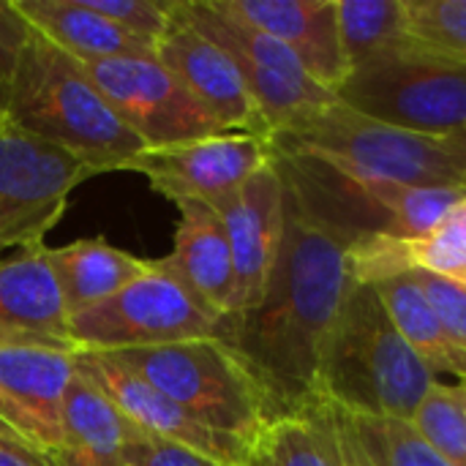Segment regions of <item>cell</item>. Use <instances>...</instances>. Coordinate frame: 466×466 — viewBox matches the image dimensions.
<instances>
[{"instance_id":"cell-27","label":"cell","mask_w":466,"mask_h":466,"mask_svg":"<svg viewBox=\"0 0 466 466\" xmlns=\"http://www.w3.org/2000/svg\"><path fill=\"white\" fill-rule=\"evenodd\" d=\"M410 423L448 464L466 466V412L453 380L437 377Z\"/></svg>"},{"instance_id":"cell-25","label":"cell","mask_w":466,"mask_h":466,"mask_svg":"<svg viewBox=\"0 0 466 466\" xmlns=\"http://www.w3.org/2000/svg\"><path fill=\"white\" fill-rule=\"evenodd\" d=\"M339 33L352 68L407 38L404 0H339Z\"/></svg>"},{"instance_id":"cell-30","label":"cell","mask_w":466,"mask_h":466,"mask_svg":"<svg viewBox=\"0 0 466 466\" xmlns=\"http://www.w3.org/2000/svg\"><path fill=\"white\" fill-rule=\"evenodd\" d=\"M412 273V279L418 281V287L423 289V295L429 298L442 330L448 333V339L466 352V287L456 284L451 279L426 273V270H407Z\"/></svg>"},{"instance_id":"cell-40","label":"cell","mask_w":466,"mask_h":466,"mask_svg":"<svg viewBox=\"0 0 466 466\" xmlns=\"http://www.w3.org/2000/svg\"><path fill=\"white\" fill-rule=\"evenodd\" d=\"M461 380H466V374H464V377H461Z\"/></svg>"},{"instance_id":"cell-17","label":"cell","mask_w":466,"mask_h":466,"mask_svg":"<svg viewBox=\"0 0 466 466\" xmlns=\"http://www.w3.org/2000/svg\"><path fill=\"white\" fill-rule=\"evenodd\" d=\"M224 14L281 41L322 87L339 93L350 79L339 33V0H213Z\"/></svg>"},{"instance_id":"cell-34","label":"cell","mask_w":466,"mask_h":466,"mask_svg":"<svg viewBox=\"0 0 466 466\" xmlns=\"http://www.w3.org/2000/svg\"><path fill=\"white\" fill-rule=\"evenodd\" d=\"M330 407V404H328ZM330 418H333V426H336V442H339V456H341V466H358V456H355V445H352V434H350V426L344 420V415L330 407Z\"/></svg>"},{"instance_id":"cell-4","label":"cell","mask_w":466,"mask_h":466,"mask_svg":"<svg viewBox=\"0 0 466 466\" xmlns=\"http://www.w3.org/2000/svg\"><path fill=\"white\" fill-rule=\"evenodd\" d=\"M273 161L300 210L350 246L377 235L420 238L466 197L464 188L404 186L350 175L319 158L276 147Z\"/></svg>"},{"instance_id":"cell-20","label":"cell","mask_w":466,"mask_h":466,"mask_svg":"<svg viewBox=\"0 0 466 466\" xmlns=\"http://www.w3.org/2000/svg\"><path fill=\"white\" fill-rule=\"evenodd\" d=\"M142 431L76 366L63 404V440L52 466H126V448Z\"/></svg>"},{"instance_id":"cell-18","label":"cell","mask_w":466,"mask_h":466,"mask_svg":"<svg viewBox=\"0 0 466 466\" xmlns=\"http://www.w3.org/2000/svg\"><path fill=\"white\" fill-rule=\"evenodd\" d=\"M0 341L74 350L68 309L49 262V246L44 243L0 257Z\"/></svg>"},{"instance_id":"cell-8","label":"cell","mask_w":466,"mask_h":466,"mask_svg":"<svg viewBox=\"0 0 466 466\" xmlns=\"http://www.w3.org/2000/svg\"><path fill=\"white\" fill-rule=\"evenodd\" d=\"M224 319L164 262L112 298L68 317V339L76 352L156 350L221 336Z\"/></svg>"},{"instance_id":"cell-36","label":"cell","mask_w":466,"mask_h":466,"mask_svg":"<svg viewBox=\"0 0 466 466\" xmlns=\"http://www.w3.org/2000/svg\"><path fill=\"white\" fill-rule=\"evenodd\" d=\"M440 142H442V147L448 150V156L453 158V164L459 167L466 188V131H461V134H451V137H445V139H440Z\"/></svg>"},{"instance_id":"cell-26","label":"cell","mask_w":466,"mask_h":466,"mask_svg":"<svg viewBox=\"0 0 466 466\" xmlns=\"http://www.w3.org/2000/svg\"><path fill=\"white\" fill-rule=\"evenodd\" d=\"M347 420L374 466H451L410 420L360 415H347Z\"/></svg>"},{"instance_id":"cell-35","label":"cell","mask_w":466,"mask_h":466,"mask_svg":"<svg viewBox=\"0 0 466 466\" xmlns=\"http://www.w3.org/2000/svg\"><path fill=\"white\" fill-rule=\"evenodd\" d=\"M0 440H8V442H14V445H22V448L35 451V448L27 442V437L19 431V426H16L14 415H11V410L5 407V401H3V399H0ZM35 453H38V451H35Z\"/></svg>"},{"instance_id":"cell-10","label":"cell","mask_w":466,"mask_h":466,"mask_svg":"<svg viewBox=\"0 0 466 466\" xmlns=\"http://www.w3.org/2000/svg\"><path fill=\"white\" fill-rule=\"evenodd\" d=\"M96 175L82 158L0 126V257L44 243L66 213L71 191Z\"/></svg>"},{"instance_id":"cell-9","label":"cell","mask_w":466,"mask_h":466,"mask_svg":"<svg viewBox=\"0 0 466 466\" xmlns=\"http://www.w3.org/2000/svg\"><path fill=\"white\" fill-rule=\"evenodd\" d=\"M180 11L202 35L232 57L270 137L295 131L339 101L333 90L303 71L281 41L224 14L213 0H180Z\"/></svg>"},{"instance_id":"cell-37","label":"cell","mask_w":466,"mask_h":466,"mask_svg":"<svg viewBox=\"0 0 466 466\" xmlns=\"http://www.w3.org/2000/svg\"><path fill=\"white\" fill-rule=\"evenodd\" d=\"M341 412V410H339ZM344 415V412H341ZM344 420H347V415H344ZM347 426H350V420H347ZM350 434H352V426H350ZM352 445H355V456H358V466H374V461L366 456V451L360 448V442L355 440V434H352Z\"/></svg>"},{"instance_id":"cell-31","label":"cell","mask_w":466,"mask_h":466,"mask_svg":"<svg viewBox=\"0 0 466 466\" xmlns=\"http://www.w3.org/2000/svg\"><path fill=\"white\" fill-rule=\"evenodd\" d=\"M30 25L19 16L11 0H0V126H5V104L8 90L16 74V63L22 55V46L27 41Z\"/></svg>"},{"instance_id":"cell-2","label":"cell","mask_w":466,"mask_h":466,"mask_svg":"<svg viewBox=\"0 0 466 466\" xmlns=\"http://www.w3.org/2000/svg\"><path fill=\"white\" fill-rule=\"evenodd\" d=\"M5 126L82 158L98 175L123 172L147 150L115 115L87 68L33 27L8 90Z\"/></svg>"},{"instance_id":"cell-5","label":"cell","mask_w":466,"mask_h":466,"mask_svg":"<svg viewBox=\"0 0 466 466\" xmlns=\"http://www.w3.org/2000/svg\"><path fill=\"white\" fill-rule=\"evenodd\" d=\"M109 355L142 374L197 423L251 451L273 423L259 382L221 336Z\"/></svg>"},{"instance_id":"cell-19","label":"cell","mask_w":466,"mask_h":466,"mask_svg":"<svg viewBox=\"0 0 466 466\" xmlns=\"http://www.w3.org/2000/svg\"><path fill=\"white\" fill-rule=\"evenodd\" d=\"M175 208L180 221L175 229V248L164 262L221 319L235 317V265L218 210L205 202H175Z\"/></svg>"},{"instance_id":"cell-11","label":"cell","mask_w":466,"mask_h":466,"mask_svg":"<svg viewBox=\"0 0 466 466\" xmlns=\"http://www.w3.org/2000/svg\"><path fill=\"white\" fill-rule=\"evenodd\" d=\"M123 126L147 150L224 134L188 87L156 57H104L82 63Z\"/></svg>"},{"instance_id":"cell-15","label":"cell","mask_w":466,"mask_h":466,"mask_svg":"<svg viewBox=\"0 0 466 466\" xmlns=\"http://www.w3.org/2000/svg\"><path fill=\"white\" fill-rule=\"evenodd\" d=\"M74 374V350L0 341V399L27 442L49 461L63 440V404Z\"/></svg>"},{"instance_id":"cell-32","label":"cell","mask_w":466,"mask_h":466,"mask_svg":"<svg viewBox=\"0 0 466 466\" xmlns=\"http://www.w3.org/2000/svg\"><path fill=\"white\" fill-rule=\"evenodd\" d=\"M126 466H224L191 448L164 442L147 434L134 437V442L126 448Z\"/></svg>"},{"instance_id":"cell-12","label":"cell","mask_w":466,"mask_h":466,"mask_svg":"<svg viewBox=\"0 0 466 466\" xmlns=\"http://www.w3.org/2000/svg\"><path fill=\"white\" fill-rule=\"evenodd\" d=\"M273 164V139L259 134H213L175 147L145 150L123 172L145 175L150 188L175 202L218 208L259 169Z\"/></svg>"},{"instance_id":"cell-14","label":"cell","mask_w":466,"mask_h":466,"mask_svg":"<svg viewBox=\"0 0 466 466\" xmlns=\"http://www.w3.org/2000/svg\"><path fill=\"white\" fill-rule=\"evenodd\" d=\"M76 366L109 396V401L147 437L191 448L224 466H243L254 451L216 434L186 415L169 396L109 352H76Z\"/></svg>"},{"instance_id":"cell-33","label":"cell","mask_w":466,"mask_h":466,"mask_svg":"<svg viewBox=\"0 0 466 466\" xmlns=\"http://www.w3.org/2000/svg\"><path fill=\"white\" fill-rule=\"evenodd\" d=\"M0 466H52V461L30 448L0 440Z\"/></svg>"},{"instance_id":"cell-23","label":"cell","mask_w":466,"mask_h":466,"mask_svg":"<svg viewBox=\"0 0 466 466\" xmlns=\"http://www.w3.org/2000/svg\"><path fill=\"white\" fill-rule=\"evenodd\" d=\"M382 298L396 330L404 341L426 360L434 377L451 380L466 374V352H461L442 330L429 298L412 279V273H399L371 284Z\"/></svg>"},{"instance_id":"cell-6","label":"cell","mask_w":466,"mask_h":466,"mask_svg":"<svg viewBox=\"0 0 466 466\" xmlns=\"http://www.w3.org/2000/svg\"><path fill=\"white\" fill-rule=\"evenodd\" d=\"M270 139L281 153L311 156L350 175L404 186L464 188V177L440 139L374 120L341 101L295 131Z\"/></svg>"},{"instance_id":"cell-16","label":"cell","mask_w":466,"mask_h":466,"mask_svg":"<svg viewBox=\"0 0 466 466\" xmlns=\"http://www.w3.org/2000/svg\"><path fill=\"white\" fill-rule=\"evenodd\" d=\"M216 210L232 248L238 317L262 300L284 240V180L276 161L246 180Z\"/></svg>"},{"instance_id":"cell-13","label":"cell","mask_w":466,"mask_h":466,"mask_svg":"<svg viewBox=\"0 0 466 466\" xmlns=\"http://www.w3.org/2000/svg\"><path fill=\"white\" fill-rule=\"evenodd\" d=\"M156 57L188 87L224 134L270 137L238 66L186 19L180 0L169 3V27L156 41Z\"/></svg>"},{"instance_id":"cell-21","label":"cell","mask_w":466,"mask_h":466,"mask_svg":"<svg viewBox=\"0 0 466 466\" xmlns=\"http://www.w3.org/2000/svg\"><path fill=\"white\" fill-rule=\"evenodd\" d=\"M19 16L79 63L156 55V44L90 11L82 0H11Z\"/></svg>"},{"instance_id":"cell-3","label":"cell","mask_w":466,"mask_h":466,"mask_svg":"<svg viewBox=\"0 0 466 466\" xmlns=\"http://www.w3.org/2000/svg\"><path fill=\"white\" fill-rule=\"evenodd\" d=\"M434 380L396 330L377 289L352 281L322 358V404L360 418L412 420Z\"/></svg>"},{"instance_id":"cell-1","label":"cell","mask_w":466,"mask_h":466,"mask_svg":"<svg viewBox=\"0 0 466 466\" xmlns=\"http://www.w3.org/2000/svg\"><path fill=\"white\" fill-rule=\"evenodd\" d=\"M352 281L350 243L311 221L284 188V240L268 289L254 309L221 325L273 420L322 407V358Z\"/></svg>"},{"instance_id":"cell-38","label":"cell","mask_w":466,"mask_h":466,"mask_svg":"<svg viewBox=\"0 0 466 466\" xmlns=\"http://www.w3.org/2000/svg\"><path fill=\"white\" fill-rule=\"evenodd\" d=\"M451 380H453V385L459 390V399H461V407H464L466 412V380H461V377H451Z\"/></svg>"},{"instance_id":"cell-39","label":"cell","mask_w":466,"mask_h":466,"mask_svg":"<svg viewBox=\"0 0 466 466\" xmlns=\"http://www.w3.org/2000/svg\"><path fill=\"white\" fill-rule=\"evenodd\" d=\"M243 466H262V461H259V459H257V453H254V456H251V459H248Z\"/></svg>"},{"instance_id":"cell-24","label":"cell","mask_w":466,"mask_h":466,"mask_svg":"<svg viewBox=\"0 0 466 466\" xmlns=\"http://www.w3.org/2000/svg\"><path fill=\"white\" fill-rule=\"evenodd\" d=\"M254 453L262 466H341L330 407L273 420Z\"/></svg>"},{"instance_id":"cell-7","label":"cell","mask_w":466,"mask_h":466,"mask_svg":"<svg viewBox=\"0 0 466 466\" xmlns=\"http://www.w3.org/2000/svg\"><path fill=\"white\" fill-rule=\"evenodd\" d=\"M336 96L374 120L431 139L466 131V63L410 38L352 68Z\"/></svg>"},{"instance_id":"cell-28","label":"cell","mask_w":466,"mask_h":466,"mask_svg":"<svg viewBox=\"0 0 466 466\" xmlns=\"http://www.w3.org/2000/svg\"><path fill=\"white\" fill-rule=\"evenodd\" d=\"M407 38L466 63V0H404Z\"/></svg>"},{"instance_id":"cell-22","label":"cell","mask_w":466,"mask_h":466,"mask_svg":"<svg viewBox=\"0 0 466 466\" xmlns=\"http://www.w3.org/2000/svg\"><path fill=\"white\" fill-rule=\"evenodd\" d=\"M49 262L68 317L112 298L150 270V259L115 248L104 238H79L68 246L49 248Z\"/></svg>"},{"instance_id":"cell-29","label":"cell","mask_w":466,"mask_h":466,"mask_svg":"<svg viewBox=\"0 0 466 466\" xmlns=\"http://www.w3.org/2000/svg\"><path fill=\"white\" fill-rule=\"evenodd\" d=\"M90 11L120 25L123 30L156 44L169 27L172 0H82Z\"/></svg>"}]
</instances>
